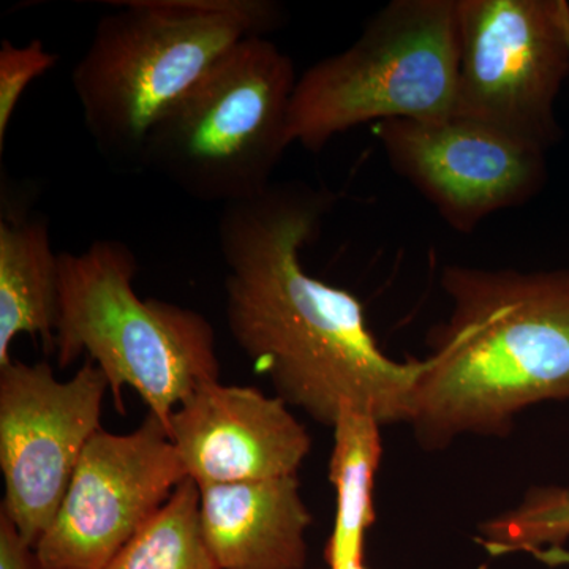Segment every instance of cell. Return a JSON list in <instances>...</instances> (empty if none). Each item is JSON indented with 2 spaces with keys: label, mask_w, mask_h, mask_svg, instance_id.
Segmentation results:
<instances>
[{
  "label": "cell",
  "mask_w": 569,
  "mask_h": 569,
  "mask_svg": "<svg viewBox=\"0 0 569 569\" xmlns=\"http://www.w3.org/2000/svg\"><path fill=\"white\" fill-rule=\"evenodd\" d=\"M59 59L39 39L26 44H14L9 39L0 43V151L6 148L11 118L22 93L32 81L48 73Z\"/></svg>",
  "instance_id": "cell-17"
},
{
  "label": "cell",
  "mask_w": 569,
  "mask_h": 569,
  "mask_svg": "<svg viewBox=\"0 0 569 569\" xmlns=\"http://www.w3.org/2000/svg\"><path fill=\"white\" fill-rule=\"evenodd\" d=\"M441 288L451 313L430 335L408 421L419 447L505 437L527 408L569 402V269L451 264Z\"/></svg>",
  "instance_id": "cell-2"
},
{
  "label": "cell",
  "mask_w": 569,
  "mask_h": 569,
  "mask_svg": "<svg viewBox=\"0 0 569 569\" xmlns=\"http://www.w3.org/2000/svg\"><path fill=\"white\" fill-rule=\"evenodd\" d=\"M61 254V306L54 332L59 367L88 356L103 370L118 411L122 389L133 388L149 413L168 427L183 400L220 381L216 332L204 316L133 287L138 261L114 239L84 252Z\"/></svg>",
  "instance_id": "cell-4"
},
{
  "label": "cell",
  "mask_w": 569,
  "mask_h": 569,
  "mask_svg": "<svg viewBox=\"0 0 569 569\" xmlns=\"http://www.w3.org/2000/svg\"><path fill=\"white\" fill-rule=\"evenodd\" d=\"M458 84V0H392L351 47L298 78L291 144L318 152L362 123L449 118Z\"/></svg>",
  "instance_id": "cell-6"
},
{
  "label": "cell",
  "mask_w": 569,
  "mask_h": 569,
  "mask_svg": "<svg viewBox=\"0 0 569 569\" xmlns=\"http://www.w3.org/2000/svg\"><path fill=\"white\" fill-rule=\"evenodd\" d=\"M108 389L91 359L67 381L47 361L0 367V509L33 548L58 515L82 452L102 430Z\"/></svg>",
  "instance_id": "cell-8"
},
{
  "label": "cell",
  "mask_w": 569,
  "mask_h": 569,
  "mask_svg": "<svg viewBox=\"0 0 569 569\" xmlns=\"http://www.w3.org/2000/svg\"><path fill=\"white\" fill-rule=\"evenodd\" d=\"M328 569H369V568L366 567L365 560H356V561H350V563L343 565V567L328 568Z\"/></svg>",
  "instance_id": "cell-20"
},
{
  "label": "cell",
  "mask_w": 569,
  "mask_h": 569,
  "mask_svg": "<svg viewBox=\"0 0 569 569\" xmlns=\"http://www.w3.org/2000/svg\"><path fill=\"white\" fill-rule=\"evenodd\" d=\"M296 82L293 61L274 41H242L153 123L142 170L203 203L260 197L291 146Z\"/></svg>",
  "instance_id": "cell-5"
},
{
  "label": "cell",
  "mask_w": 569,
  "mask_h": 569,
  "mask_svg": "<svg viewBox=\"0 0 569 569\" xmlns=\"http://www.w3.org/2000/svg\"><path fill=\"white\" fill-rule=\"evenodd\" d=\"M61 306V254L51 246L50 224L39 213L3 209L0 219V367L20 335L41 336L54 347Z\"/></svg>",
  "instance_id": "cell-13"
},
{
  "label": "cell",
  "mask_w": 569,
  "mask_h": 569,
  "mask_svg": "<svg viewBox=\"0 0 569 569\" xmlns=\"http://www.w3.org/2000/svg\"><path fill=\"white\" fill-rule=\"evenodd\" d=\"M332 204L335 194L291 181L223 206L217 238L228 329L276 397L318 425L332 429L343 406L369 411L381 426L408 425L429 359L389 358L361 301L302 264Z\"/></svg>",
  "instance_id": "cell-1"
},
{
  "label": "cell",
  "mask_w": 569,
  "mask_h": 569,
  "mask_svg": "<svg viewBox=\"0 0 569 569\" xmlns=\"http://www.w3.org/2000/svg\"><path fill=\"white\" fill-rule=\"evenodd\" d=\"M456 114L548 151L569 77L567 0H458Z\"/></svg>",
  "instance_id": "cell-7"
},
{
  "label": "cell",
  "mask_w": 569,
  "mask_h": 569,
  "mask_svg": "<svg viewBox=\"0 0 569 569\" xmlns=\"http://www.w3.org/2000/svg\"><path fill=\"white\" fill-rule=\"evenodd\" d=\"M200 505L197 482L183 479L104 569H219L201 530Z\"/></svg>",
  "instance_id": "cell-15"
},
{
  "label": "cell",
  "mask_w": 569,
  "mask_h": 569,
  "mask_svg": "<svg viewBox=\"0 0 569 569\" xmlns=\"http://www.w3.org/2000/svg\"><path fill=\"white\" fill-rule=\"evenodd\" d=\"M0 569H41L39 553L0 509Z\"/></svg>",
  "instance_id": "cell-18"
},
{
  "label": "cell",
  "mask_w": 569,
  "mask_h": 569,
  "mask_svg": "<svg viewBox=\"0 0 569 569\" xmlns=\"http://www.w3.org/2000/svg\"><path fill=\"white\" fill-rule=\"evenodd\" d=\"M189 478L152 413L130 433L99 430L36 546L41 569H104Z\"/></svg>",
  "instance_id": "cell-9"
},
{
  "label": "cell",
  "mask_w": 569,
  "mask_h": 569,
  "mask_svg": "<svg viewBox=\"0 0 569 569\" xmlns=\"http://www.w3.org/2000/svg\"><path fill=\"white\" fill-rule=\"evenodd\" d=\"M381 426L373 415L343 406L335 427L329 479L336 489L335 529L325 548L328 568L365 560L366 535L376 523V477L380 467Z\"/></svg>",
  "instance_id": "cell-14"
},
{
  "label": "cell",
  "mask_w": 569,
  "mask_h": 569,
  "mask_svg": "<svg viewBox=\"0 0 569 569\" xmlns=\"http://www.w3.org/2000/svg\"><path fill=\"white\" fill-rule=\"evenodd\" d=\"M206 545L219 569H305L312 515L298 477L198 486Z\"/></svg>",
  "instance_id": "cell-12"
},
{
  "label": "cell",
  "mask_w": 569,
  "mask_h": 569,
  "mask_svg": "<svg viewBox=\"0 0 569 569\" xmlns=\"http://www.w3.org/2000/svg\"><path fill=\"white\" fill-rule=\"evenodd\" d=\"M533 557L549 567H569V550L567 548L538 550Z\"/></svg>",
  "instance_id": "cell-19"
},
{
  "label": "cell",
  "mask_w": 569,
  "mask_h": 569,
  "mask_svg": "<svg viewBox=\"0 0 569 569\" xmlns=\"http://www.w3.org/2000/svg\"><path fill=\"white\" fill-rule=\"evenodd\" d=\"M376 134L392 170L460 234L545 186V151L477 119H391L378 122Z\"/></svg>",
  "instance_id": "cell-10"
},
{
  "label": "cell",
  "mask_w": 569,
  "mask_h": 569,
  "mask_svg": "<svg viewBox=\"0 0 569 569\" xmlns=\"http://www.w3.org/2000/svg\"><path fill=\"white\" fill-rule=\"evenodd\" d=\"M478 545L492 557L565 548L569 541V486L530 488L518 507L478 527Z\"/></svg>",
  "instance_id": "cell-16"
},
{
  "label": "cell",
  "mask_w": 569,
  "mask_h": 569,
  "mask_svg": "<svg viewBox=\"0 0 569 569\" xmlns=\"http://www.w3.org/2000/svg\"><path fill=\"white\" fill-rule=\"evenodd\" d=\"M167 429L198 486L298 477L312 451L306 427L279 397L220 381L187 397Z\"/></svg>",
  "instance_id": "cell-11"
},
{
  "label": "cell",
  "mask_w": 569,
  "mask_h": 569,
  "mask_svg": "<svg viewBox=\"0 0 569 569\" xmlns=\"http://www.w3.org/2000/svg\"><path fill=\"white\" fill-rule=\"evenodd\" d=\"M97 22L71 73L82 122L104 159L142 170L153 123L242 41L287 22L274 0H122Z\"/></svg>",
  "instance_id": "cell-3"
}]
</instances>
